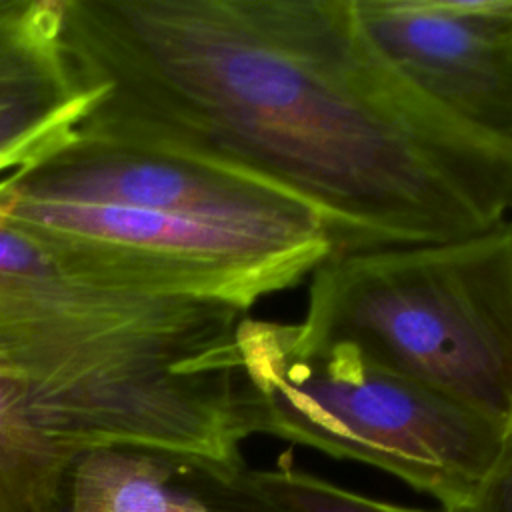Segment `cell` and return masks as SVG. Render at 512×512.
I'll return each mask as SVG.
<instances>
[{"label":"cell","mask_w":512,"mask_h":512,"mask_svg":"<svg viewBox=\"0 0 512 512\" xmlns=\"http://www.w3.org/2000/svg\"><path fill=\"white\" fill-rule=\"evenodd\" d=\"M132 512H298L272 486L266 470L244 460L216 462L164 454L160 474Z\"/></svg>","instance_id":"8"},{"label":"cell","mask_w":512,"mask_h":512,"mask_svg":"<svg viewBox=\"0 0 512 512\" xmlns=\"http://www.w3.org/2000/svg\"><path fill=\"white\" fill-rule=\"evenodd\" d=\"M244 316L74 274L0 222V358L72 458L144 448L242 460L254 434L236 348Z\"/></svg>","instance_id":"2"},{"label":"cell","mask_w":512,"mask_h":512,"mask_svg":"<svg viewBox=\"0 0 512 512\" xmlns=\"http://www.w3.org/2000/svg\"><path fill=\"white\" fill-rule=\"evenodd\" d=\"M510 228H512V218H510Z\"/></svg>","instance_id":"11"},{"label":"cell","mask_w":512,"mask_h":512,"mask_svg":"<svg viewBox=\"0 0 512 512\" xmlns=\"http://www.w3.org/2000/svg\"><path fill=\"white\" fill-rule=\"evenodd\" d=\"M0 222L66 270L124 290L198 298L248 312L334 256L322 236H288L102 202L0 190Z\"/></svg>","instance_id":"5"},{"label":"cell","mask_w":512,"mask_h":512,"mask_svg":"<svg viewBox=\"0 0 512 512\" xmlns=\"http://www.w3.org/2000/svg\"><path fill=\"white\" fill-rule=\"evenodd\" d=\"M72 460L40 430L0 358V512H44Z\"/></svg>","instance_id":"9"},{"label":"cell","mask_w":512,"mask_h":512,"mask_svg":"<svg viewBox=\"0 0 512 512\" xmlns=\"http://www.w3.org/2000/svg\"><path fill=\"white\" fill-rule=\"evenodd\" d=\"M378 54L420 96L512 148V0H354Z\"/></svg>","instance_id":"6"},{"label":"cell","mask_w":512,"mask_h":512,"mask_svg":"<svg viewBox=\"0 0 512 512\" xmlns=\"http://www.w3.org/2000/svg\"><path fill=\"white\" fill-rule=\"evenodd\" d=\"M64 34L106 86L86 122L288 192L334 254L450 242L512 212V148L404 82L354 0H66Z\"/></svg>","instance_id":"1"},{"label":"cell","mask_w":512,"mask_h":512,"mask_svg":"<svg viewBox=\"0 0 512 512\" xmlns=\"http://www.w3.org/2000/svg\"><path fill=\"white\" fill-rule=\"evenodd\" d=\"M236 348L254 434L384 470L442 508L466 500L506 428L300 322L244 316Z\"/></svg>","instance_id":"4"},{"label":"cell","mask_w":512,"mask_h":512,"mask_svg":"<svg viewBox=\"0 0 512 512\" xmlns=\"http://www.w3.org/2000/svg\"><path fill=\"white\" fill-rule=\"evenodd\" d=\"M444 512H512V422L494 464L476 490Z\"/></svg>","instance_id":"10"},{"label":"cell","mask_w":512,"mask_h":512,"mask_svg":"<svg viewBox=\"0 0 512 512\" xmlns=\"http://www.w3.org/2000/svg\"><path fill=\"white\" fill-rule=\"evenodd\" d=\"M300 324L508 428L510 218L450 242L334 254L310 276Z\"/></svg>","instance_id":"3"},{"label":"cell","mask_w":512,"mask_h":512,"mask_svg":"<svg viewBox=\"0 0 512 512\" xmlns=\"http://www.w3.org/2000/svg\"><path fill=\"white\" fill-rule=\"evenodd\" d=\"M66 0H0V176L58 146L106 86L64 34Z\"/></svg>","instance_id":"7"}]
</instances>
